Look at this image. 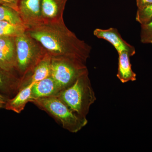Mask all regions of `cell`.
I'll use <instances>...</instances> for the list:
<instances>
[{"label": "cell", "instance_id": "11", "mask_svg": "<svg viewBox=\"0 0 152 152\" xmlns=\"http://www.w3.org/2000/svg\"><path fill=\"white\" fill-rule=\"evenodd\" d=\"M23 81L19 77L0 68V93L9 98L15 96Z\"/></svg>", "mask_w": 152, "mask_h": 152}, {"label": "cell", "instance_id": "5", "mask_svg": "<svg viewBox=\"0 0 152 152\" xmlns=\"http://www.w3.org/2000/svg\"><path fill=\"white\" fill-rule=\"evenodd\" d=\"M87 72L88 70L86 63L80 60L66 57L51 58L50 77L61 91Z\"/></svg>", "mask_w": 152, "mask_h": 152}, {"label": "cell", "instance_id": "17", "mask_svg": "<svg viewBox=\"0 0 152 152\" xmlns=\"http://www.w3.org/2000/svg\"><path fill=\"white\" fill-rule=\"evenodd\" d=\"M136 20L141 25L148 23L152 20V4L141 9H138Z\"/></svg>", "mask_w": 152, "mask_h": 152}, {"label": "cell", "instance_id": "14", "mask_svg": "<svg viewBox=\"0 0 152 152\" xmlns=\"http://www.w3.org/2000/svg\"><path fill=\"white\" fill-rule=\"evenodd\" d=\"M51 57L48 53L38 63L32 73L21 88L31 83H34L50 76Z\"/></svg>", "mask_w": 152, "mask_h": 152}, {"label": "cell", "instance_id": "8", "mask_svg": "<svg viewBox=\"0 0 152 152\" xmlns=\"http://www.w3.org/2000/svg\"><path fill=\"white\" fill-rule=\"evenodd\" d=\"M94 34L99 39H103L111 44L118 53L127 52L131 57L135 54L134 47L123 39L116 28H110L107 29L96 28L94 31Z\"/></svg>", "mask_w": 152, "mask_h": 152}, {"label": "cell", "instance_id": "15", "mask_svg": "<svg viewBox=\"0 0 152 152\" xmlns=\"http://www.w3.org/2000/svg\"><path fill=\"white\" fill-rule=\"evenodd\" d=\"M0 21L25 26L19 12L8 6L0 5Z\"/></svg>", "mask_w": 152, "mask_h": 152}, {"label": "cell", "instance_id": "19", "mask_svg": "<svg viewBox=\"0 0 152 152\" xmlns=\"http://www.w3.org/2000/svg\"><path fill=\"white\" fill-rule=\"evenodd\" d=\"M19 0H0V5H5L12 8L18 11V3Z\"/></svg>", "mask_w": 152, "mask_h": 152}, {"label": "cell", "instance_id": "7", "mask_svg": "<svg viewBox=\"0 0 152 152\" xmlns=\"http://www.w3.org/2000/svg\"><path fill=\"white\" fill-rule=\"evenodd\" d=\"M18 12L27 29L44 23L41 0H19Z\"/></svg>", "mask_w": 152, "mask_h": 152}, {"label": "cell", "instance_id": "1", "mask_svg": "<svg viewBox=\"0 0 152 152\" xmlns=\"http://www.w3.org/2000/svg\"><path fill=\"white\" fill-rule=\"evenodd\" d=\"M26 31L41 44L51 58L66 57L86 63L89 58L91 47L69 29L64 20L44 23Z\"/></svg>", "mask_w": 152, "mask_h": 152}, {"label": "cell", "instance_id": "6", "mask_svg": "<svg viewBox=\"0 0 152 152\" xmlns=\"http://www.w3.org/2000/svg\"><path fill=\"white\" fill-rule=\"evenodd\" d=\"M15 38L0 36V68L20 78L17 72V53Z\"/></svg>", "mask_w": 152, "mask_h": 152}, {"label": "cell", "instance_id": "12", "mask_svg": "<svg viewBox=\"0 0 152 152\" xmlns=\"http://www.w3.org/2000/svg\"><path fill=\"white\" fill-rule=\"evenodd\" d=\"M34 83L21 88L13 97L9 98L6 103L4 109L18 114L24 110L26 105L31 101V94Z\"/></svg>", "mask_w": 152, "mask_h": 152}, {"label": "cell", "instance_id": "2", "mask_svg": "<svg viewBox=\"0 0 152 152\" xmlns=\"http://www.w3.org/2000/svg\"><path fill=\"white\" fill-rule=\"evenodd\" d=\"M72 110L86 117L90 107L96 99L87 72L79 77L69 86L57 95Z\"/></svg>", "mask_w": 152, "mask_h": 152}, {"label": "cell", "instance_id": "10", "mask_svg": "<svg viewBox=\"0 0 152 152\" xmlns=\"http://www.w3.org/2000/svg\"><path fill=\"white\" fill-rule=\"evenodd\" d=\"M61 91L56 82L50 76L34 83L30 102L39 98L57 96Z\"/></svg>", "mask_w": 152, "mask_h": 152}, {"label": "cell", "instance_id": "13", "mask_svg": "<svg viewBox=\"0 0 152 152\" xmlns=\"http://www.w3.org/2000/svg\"><path fill=\"white\" fill-rule=\"evenodd\" d=\"M118 54V64L117 77L123 83L137 80V75L132 69L130 58L127 52H122Z\"/></svg>", "mask_w": 152, "mask_h": 152}, {"label": "cell", "instance_id": "3", "mask_svg": "<svg viewBox=\"0 0 152 152\" xmlns=\"http://www.w3.org/2000/svg\"><path fill=\"white\" fill-rule=\"evenodd\" d=\"M15 39L17 72L21 79L23 85L47 53L41 44L26 31L16 37Z\"/></svg>", "mask_w": 152, "mask_h": 152}, {"label": "cell", "instance_id": "4", "mask_svg": "<svg viewBox=\"0 0 152 152\" xmlns=\"http://www.w3.org/2000/svg\"><path fill=\"white\" fill-rule=\"evenodd\" d=\"M31 102L48 113L70 132H78L88 124L86 117L71 110L56 96L39 98Z\"/></svg>", "mask_w": 152, "mask_h": 152}, {"label": "cell", "instance_id": "9", "mask_svg": "<svg viewBox=\"0 0 152 152\" xmlns=\"http://www.w3.org/2000/svg\"><path fill=\"white\" fill-rule=\"evenodd\" d=\"M68 0H41V12L44 23L64 20L63 15Z\"/></svg>", "mask_w": 152, "mask_h": 152}, {"label": "cell", "instance_id": "20", "mask_svg": "<svg viewBox=\"0 0 152 152\" xmlns=\"http://www.w3.org/2000/svg\"><path fill=\"white\" fill-rule=\"evenodd\" d=\"M138 9H141L152 4V0H137Z\"/></svg>", "mask_w": 152, "mask_h": 152}, {"label": "cell", "instance_id": "16", "mask_svg": "<svg viewBox=\"0 0 152 152\" xmlns=\"http://www.w3.org/2000/svg\"><path fill=\"white\" fill-rule=\"evenodd\" d=\"M26 30L25 26L0 21V36L16 37L25 32Z\"/></svg>", "mask_w": 152, "mask_h": 152}, {"label": "cell", "instance_id": "21", "mask_svg": "<svg viewBox=\"0 0 152 152\" xmlns=\"http://www.w3.org/2000/svg\"><path fill=\"white\" fill-rule=\"evenodd\" d=\"M9 98L0 93V109L4 108L6 103Z\"/></svg>", "mask_w": 152, "mask_h": 152}, {"label": "cell", "instance_id": "18", "mask_svg": "<svg viewBox=\"0 0 152 152\" xmlns=\"http://www.w3.org/2000/svg\"><path fill=\"white\" fill-rule=\"evenodd\" d=\"M140 40L142 43L152 45V20L148 23L141 25Z\"/></svg>", "mask_w": 152, "mask_h": 152}]
</instances>
